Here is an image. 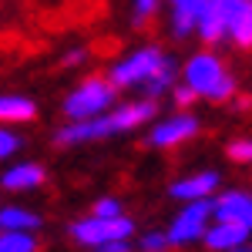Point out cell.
<instances>
[{"instance_id":"277c9868","label":"cell","mask_w":252,"mask_h":252,"mask_svg":"<svg viewBox=\"0 0 252 252\" xmlns=\"http://www.w3.org/2000/svg\"><path fill=\"white\" fill-rule=\"evenodd\" d=\"M158 64H161V54H158L155 47H145V51L131 54L128 61H121L118 67H111V84H115V88H128V84H138V81L148 78V74L155 71Z\"/></svg>"},{"instance_id":"5b68a950","label":"cell","mask_w":252,"mask_h":252,"mask_svg":"<svg viewBox=\"0 0 252 252\" xmlns=\"http://www.w3.org/2000/svg\"><path fill=\"white\" fill-rule=\"evenodd\" d=\"M209 215H212V202L192 198V205H189L185 212L175 219L172 232H168V242H175V246H185V242L198 239V235H202V229H205V219H209Z\"/></svg>"},{"instance_id":"83f0119b","label":"cell","mask_w":252,"mask_h":252,"mask_svg":"<svg viewBox=\"0 0 252 252\" xmlns=\"http://www.w3.org/2000/svg\"><path fill=\"white\" fill-rule=\"evenodd\" d=\"M235 252H249V249H239V246H235Z\"/></svg>"},{"instance_id":"ac0fdd59","label":"cell","mask_w":252,"mask_h":252,"mask_svg":"<svg viewBox=\"0 0 252 252\" xmlns=\"http://www.w3.org/2000/svg\"><path fill=\"white\" fill-rule=\"evenodd\" d=\"M205 3H209V0H205ZM205 3H178V10H175V20H172L175 34H189V31L195 27V20H198V10H202Z\"/></svg>"},{"instance_id":"2e32d148","label":"cell","mask_w":252,"mask_h":252,"mask_svg":"<svg viewBox=\"0 0 252 252\" xmlns=\"http://www.w3.org/2000/svg\"><path fill=\"white\" fill-rule=\"evenodd\" d=\"M34 249H37L34 235H27L24 229H7V232H0V252H34Z\"/></svg>"},{"instance_id":"603a6c76","label":"cell","mask_w":252,"mask_h":252,"mask_svg":"<svg viewBox=\"0 0 252 252\" xmlns=\"http://www.w3.org/2000/svg\"><path fill=\"white\" fill-rule=\"evenodd\" d=\"M97 252H131V246L125 242V239H108V242H101Z\"/></svg>"},{"instance_id":"7a4b0ae2","label":"cell","mask_w":252,"mask_h":252,"mask_svg":"<svg viewBox=\"0 0 252 252\" xmlns=\"http://www.w3.org/2000/svg\"><path fill=\"white\" fill-rule=\"evenodd\" d=\"M111 97H115V84L111 81H84L74 94L64 101V111H67V118H74V121H81V118H91V115H101L108 104H111Z\"/></svg>"},{"instance_id":"3957f363","label":"cell","mask_w":252,"mask_h":252,"mask_svg":"<svg viewBox=\"0 0 252 252\" xmlns=\"http://www.w3.org/2000/svg\"><path fill=\"white\" fill-rule=\"evenodd\" d=\"M131 222L128 219H121V215H111V219H88V222H78V225H71V235L84 242V246H101V242H108V239H128L131 235Z\"/></svg>"},{"instance_id":"9c48e42d","label":"cell","mask_w":252,"mask_h":252,"mask_svg":"<svg viewBox=\"0 0 252 252\" xmlns=\"http://www.w3.org/2000/svg\"><path fill=\"white\" fill-rule=\"evenodd\" d=\"M246 235H249V229H246V225L219 222L215 229H209V232H205V242H209V249H235V246H242V242H246Z\"/></svg>"},{"instance_id":"6da1fadb","label":"cell","mask_w":252,"mask_h":252,"mask_svg":"<svg viewBox=\"0 0 252 252\" xmlns=\"http://www.w3.org/2000/svg\"><path fill=\"white\" fill-rule=\"evenodd\" d=\"M185 78H189V88H192L195 94H205V97H212V101H225L235 91V81L225 74V67L212 54H198V58L189 61Z\"/></svg>"},{"instance_id":"30bf717a","label":"cell","mask_w":252,"mask_h":252,"mask_svg":"<svg viewBox=\"0 0 252 252\" xmlns=\"http://www.w3.org/2000/svg\"><path fill=\"white\" fill-rule=\"evenodd\" d=\"M0 182H3V189H10V192L34 189V185L44 182V168H40V165H14L10 172L0 175Z\"/></svg>"},{"instance_id":"d4e9b609","label":"cell","mask_w":252,"mask_h":252,"mask_svg":"<svg viewBox=\"0 0 252 252\" xmlns=\"http://www.w3.org/2000/svg\"><path fill=\"white\" fill-rule=\"evenodd\" d=\"M155 3H158V0H135V17H138V20L148 17V14L155 10Z\"/></svg>"},{"instance_id":"7c38bea8","label":"cell","mask_w":252,"mask_h":252,"mask_svg":"<svg viewBox=\"0 0 252 252\" xmlns=\"http://www.w3.org/2000/svg\"><path fill=\"white\" fill-rule=\"evenodd\" d=\"M37 115L34 101L27 97H17V94H3L0 97V121H27V118Z\"/></svg>"},{"instance_id":"52a82bcc","label":"cell","mask_w":252,"mask_h":252,"mask_svg":"<svg viewBox=\"0 0 252 252\" xmlns=\"http://www.w3.org/2000/svg\"><path fill=\"white\" fill-rule=\"evenodd\" d=\"M195 131H198V121H195V118H189V115L172 118V121H161L155 131H152V145H158V148H172V145H178V141L192 138Z\"/></svg>"},{"instance_id":"8fae6325","label":"cell","mask_w":252,"mask_h":252,"mask_svg":"<svg viewBox=\"0 0 252 252\" xmlns=\"http://www.w3.org/2000/svg\"><path fill=\"white\" fill-rule=\"evenodd\" d=\"M215 185H219V175L215 172H202V175H195V178H185V182L172 185V195L175 198H189V202H192V198H205Z\"/></svg>"},{"instance_id":"ffe728a7","label":"cell","mask_w":252,"mask_h":252,"mask_svg":"<svg viewBox=\"0 0 252 252\" xmlns=\"http://www.w3.org/2000/svg\"><path fill=\"white\" fill-rule=\"evenodd\" d=\"M17 148H20V138H17V135H10V131H0V158L14 155Z\"/></svg>"},{"instance_id":"44dd1931","label":"cell","mask_w":252,"mask_h":252,"mask_svg":"<svg viewBox=\"0 0 252 252\" xmlns=\"http://www.w3.org/2000/svg\"><path fill=\"white\" fill-rule=\"evenodd\" d=\"M94 215H97V219H111V215H121V212H118L115 198H101V202L94 205Z\"/></svg>"},{"instance_id":"8992f818","label":"cell","mask_w":252,"mask_h":252,"mask_svg":"<svg viewBox=\"0 0 252 252\" xmlns=\"http://www.w3.org/2000/svg\"><path fill=\"white\" fill-rule=\"evenodd\" d=\"M212 215L219 222H232V225H246L249 229L252 225V198L242 192H229L212 205Z\"/></svg>"},{"instance_id":"e0dca14e","label":"cell","mask_w":252,"mask_h":252,"mask_svg":"<svg viewBox=\"0 0 252 252\" xmlns=\"http://www.w3.org/2000/svg\"><path fill=\"white\" fill-rule=\"evenodd\" d=\"M40 219L34 212H24V209H3L0 212V229H37Z\"/></svg>"},{"instance_id":"cb8c5ba5","label":"cell","mask_w":252,"mask_h":252,"mask_svg":"<svg viewBox=\"0 0 252 252\" xmlns=\"http://www.w3.org/2000/svg\"><path fill=\"white\" fill-rule=\"evenodd\" d=\"M195 97H198V94H195L192 88L185 84V88H178V91H175V104H178V108H185V104H192Z\"/></svg>"},{"instance_id":"4fadbf2b","label":"cell","mask_w":252,"mask_h":252,"mask_svg":"<svg viewBox=\"0 0 252 252\" xmlns=\"http://www.w3.org/2000/svg\"><path fill=\"white\" fill-rule=\"evenodd\" d=\"M225 31L232 34V40L239 44V47H249L252 44V0L242 3V10L232 17V24H229Z\"/></svg>"},{"instance_id":"4316f807","label":"cell","mask_w":252,"mask_h":252,"mask_svg":"<svg viewBox=\"0 0 252 252\" xmlns=\"http://www.w3.org/2000/svg\"><path fill=\"white\" fill-rule=\"evenodd\" d=\"M178 3H205V0H175V7H178Z\"/></svg>"},{"instance_id":"484cf974","label":"cell","mask_w":252,"mask_h":252,"mask_svg":"<svg viewBox=\"0 0 252 252\" xmlns=\"http://www.w3.org/2000/svg\"><path fill=\"white\" fill-rule=\"evenodd\" d=\"M78 61H84V51H71V54H67V58H64V64H67V67H71V64H78Z\"/></svg>"},{"instance_id":"5bb4252c","label":"cell","mask_w":252,"mask_h":252,"mask_svg":"<svg viewBox=\"0 0 252 252\" xmlns=\"http://www.w3.org/2000/svg\"><path fill=\"white\" fill-rule=\"evenodd\" d=\"M195 27L202 31V37L209 40V44H215V40L225 34V27H222V17L215 14V7H212V0L198 10V20H195Z\"/></svg>"},{"instance_id":"d6986e66","label":"cell","mask_w":252,"mask_h":252,"mask_svg":"<svg viewBox=\"0 0 252 252\" xmlns=\"http://www.w3.org/2000/svg\"><path fill=\"white\" fill-rule=\"evenodd\" d=\"M229 158H232V161H249L252 158V145L249 141H232V145H229Z\"/></svg>"},{"instance_id":"ba28073f","label":"cell","mask_w":252,"mask_h":252,"mask_svg":"<svg viewBox=\"0 0 252 252\" xmlns=\"http://www.w3.org/2000/svg\"><path fill=\"white\" fill-rule=\"evenodd\" d=\"M152 115H155V101H141V104L118 108L115 115H108V121H111V131H128V128H135L141 121H148Z\"/></svg>"},{"instance_id":"7402d4cb","label":"cell","mask_w":252,"mask_h":252,"mask_svg":"<svg viewBox=\"0 0 252 252\" xmlns=\"http://www.w3.org/2000/svg\"><path fill=\"white\" fill-rule=\"evenodd\" d=\"M165 246H168V235H145L141 239V249L145 252H161Z\"/></svg>"},{"instance_id":"9a60e30c","label":"cell","mask_w":252,"mask_h":252,"mask_svg":"<svg viewBox=\"0 0 252 252\" xmlns=\"http://www.w3.org/2000/svg\"><path fill=\"white\" fill-rule=\"evenodd\" d=\"M172 81H175V61H172V58H161V64H158L155 71L145 78V91L155 97V94H161V91H165Z\"/></svg>"}]
</instances>
